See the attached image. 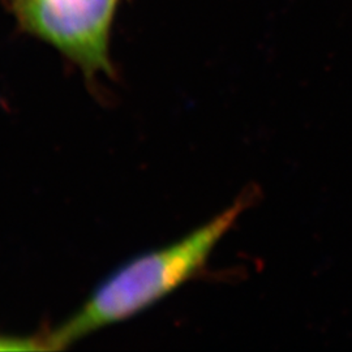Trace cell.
Returning a JSON list of instances; mask_svg holds the SVG:
<instances>
[{
    "label": "cell",
    "mask_w": 352,
    "mask_h": 352,
    "mask_svg": "<svg viewBox=\"0 0 352 352\" xmlns=\"http://www.w3.org/2000/svg\"><path fill=\"white\" fill-rule=\"evenodd\" d=\"M254 197V190L245 192L183 239L119 266L97 285L76 312L46 334L50 350H63L104 327L140 315L196 277Z\"/></svg>",
    "instance_id": "cell-1"
},
{
    "label": "cell",
    "mask_w": 352,
    "mask_h": 352,
    "mask_svg": "<svg viewBox=\"0 0 352 352\" xmlns=\"http://www.w3.org/2000/svg\"><path fill=\"white\" fill-rule=\"evenodd\" d=\"M116 0H21L26 24L85 74H111L109 28Z\"/></svg>",
    "instance_id": "cell-2"
},
{
    "label": "cell",
    "mask_w": 352,
    "mask_h": 352,
    "mask_svg": "<svg viewBox=\"0 0 352 352\" xmlns=\"http://www.w3.org/2000/svg\"><path fill=\"white\" fill-rule=\"evenodd\" d=\"M41 351L50 350L45 336H6L0 334V351Z\"/></svg>",
    "instance_id": "cell-3"
}]
</instances>
